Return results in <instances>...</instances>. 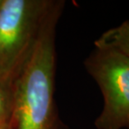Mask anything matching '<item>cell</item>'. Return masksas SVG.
Returning <instances> with one entry per match:
<instances>
[{
    "label": "cell",
    "mask_w": 129,
    "mask_h": 129,
    "mask_svg": "<svg viewBox=\"0 0 129 129\" xmlns=\"http://www.w3.org/2000/svg\"><path fill=\"white\" fill-rule=\"evenodd\" d=\"M64 5L53 1L32 54L13 81L11 129H69L60 119L54 98L56 28Z\"/></svg>",
    "instance_id": "6da1fadb"
},
{
    "label": "cell",
    "mask_w": 129,
    "mask_h": 129,
    "mask_svg": "<svg viewBox=\"0 0 129 129\" xmlns=\"http://www.w3.org/2000/svg\"><path fill=\"white\" fill-rule=\"evenodd\" d=\"M54 0H4L0 9V82L12 89Z\"/></svg>",
    "instance_id": "7a4b0ae2"
},
{
    "label": "cell",
    "mask_w": 129,
    "mask_h": 129,
    "mask_svg": "<svg viewBox=\"0 0 129 129\" xmlns=\"http://www.w3.org/2000/svg\"><path fill=\"white\" fill-rule=\"evenodd\" d=\"M87 73L99 86L103 107L97 129L129 128V58L109 49L95 48L84 61Z\"/></svg>",
    "instance_id": "3957f363"
},
{
    "label": "cell",
    "mask_w": 129,
    "mask_h": 129,
    "mask_svg": "<svg viewBox=\"0 0 129 129\" xmlns=\"http://www.w3.org/2000/svg\"><path fill=\"white\" fill-rule=\"evenodd\" d=\"M94 46L115 50L129 58V20L105 31L95 40Z\"/></svg>",
    "instance_id": "277c9868"
},
{
    "label": "cell",
    "mask_w": 129,
    "mask_h": 129,
    "mask_svg": "<svg viewBox=\"0 0 129 129\" xmlns=\"http://www.w3.org/2000/svg\"><path fill=\"white\" fill-rule=\"evenodd\" d=\"M12 107V89L0 82V124H10Z\"/></svg>",
    "instance_id": "5b68a950"
},
{
    "label": "cell",
    "mask_w": 129,
    "mask_h": 129,
    "mask_svg": "<svg viewBox=\"0 0 129 129\" xmlns=\"http://www.w3.org/2000/svg\"><path fill=\"white\" fill-rule=\"evenodd\" d=\"M0 129H10V124H0Z\"/></svg>",
    "instance_id": "8992f818"
},
{
    "label": "cell",
    "mask_w": 129,
    "mask_h": 129,
    "mask_svg": "<svg viewBox=\"0 0 129 129\" xmlns=\"http://www.w3.org/2000/svg\"><path fill=\"white\" fill-rule=\"evenodd\" d=\"M4 0H0V9H1L2 5H3V4H4Z\"/></svg>",
    "instance_id": "52a82bcc"
},
{
    "label": "cell",
    "mask_w": 129,
    "mask_h": 129,
    "mask_svg": "<svg viewBox=\"0 0 129 129\" xmlns=\"http://www.w3.org/2000/svg\"><path fill=\"white\" fill-rule=\"evenodd\" d=\"M10 129H11V127H10Z\"/></svg>",
    "instance_id": "ba28073f"
},
{
    "label": "cell",
    "mask_w": 129,
    "mask_h": 129,
    "mask_svg": "<svg viewBox=\"0 0 129 129\" xmlns=\"http://www.w3.org/2000/svg\"><path fill=\"white\" fill-rule=\"evenodd\" d=\"M128 129H129V128H128Z\"/></svg>",
    "instance_id": "9c48e42d"
}]
</instances>
